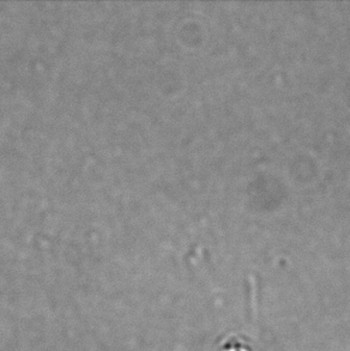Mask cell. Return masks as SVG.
Masks as SVG:
<instances>
[{"mask_svg": "<svg viewBox=\"0 0 350 351\" xmlns=\"http://www.w3.org/2000/svg\"><path fill=\"white\" fill-rule=\"evenodd\" d=\"M226 351H250V349L242 347V344H240L239 341H235L234 343L229 341L226 344Z\"/></svg>", "mask_w": 350, "mask_h": 351, "instance_id": "6da1fadb", "label": "cell"}]
</instances>
